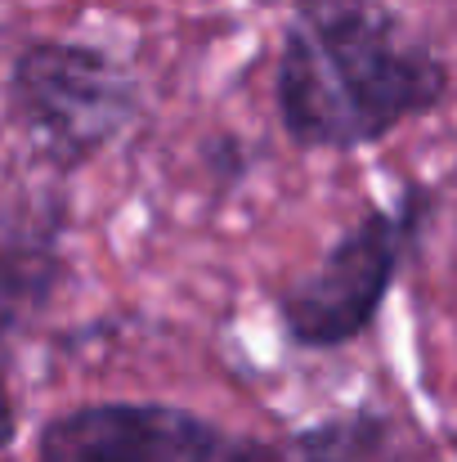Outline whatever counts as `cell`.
<instances>
[{"label":"cell","mask_w":457,"mask_h":462,"mask_svg":"<svg viewBox=\"0 0 457 462\" xmlns=\"http://www.w3.org/2000/svg\"><path fill=\"white\" fill-rule=\"evenodd\" d=\"M297 149L354 153L449 99L444 54L381 0H297L274 72Z\"/></svg>","instance_id":"1"},{"label":"cell","mask_w":457,"mask_h":462,"mask_svg":"<svg viewBox=\"0 0 457 462\" xmlns=\"http://www.w3.org/2000/svg\"><path fill=\"white\" fill-rule=\"evenodd\" d=\"M435 216L440 189L426 180H408L390 202L368 207L309 274L274 292L283 337L297 350H341L359 341L377 323L408 256L426 243Z\"/></svg>","instance_id":"2"},{"label":"cell","mask_w":457,"mask_h":462,"mask_svg":"<svg viewBox=\"0 0 457 462\" xmlns=\"http://www.w3.org/2000/svg\"><path fill=\"white\" fill-rule=\"evenodd\" d=\"M5 104L14 126L63 171L113 149L144 108L135 72L86 41H27L9 68Z\"/></svg>","instance_id":"3"},{"label":"cell","mask_w":457,"mask_h":462,"mask_svg":"<svg viewBox=\"0 0 457 462\" xmlns=\"http://www.w3.org/2000/svg\"><path fill=\"white\" fill-rule=\"evenodd\" d=\"M32 462H288L283 449L166 400H95L50 418Z\"/></svg>","instance_id":"4"},{"label":"cell","mask_w":457,"mask_h":462,"mask_svg":"<svg viewBox=\"0 0 457 462\" xmlns=\"http://www.w3.org/2000/svg\"><path fill=\"white\" fill-rule=\"evenodd\" d=\"M63 229L68 211L59 202L23 207L0 216V346L27 328L32 314L54 301L63 283Z\"/></svg>","instance_id":"5"},{"label":"cell","mask_w":457,"mask_h":462,"mask_svg":"<svg viewBox=\"0 0 457 462\" xmlns=\"http://www.w3.org/2000/svg\"><path fill=\"white\" fill-rule=\"evenodd\" d=\"M297 462H440L431 440L390 409L354 404L309 422L292 440Z\"/></svg>","instance_id":"6"},{"label":"cell","mask_w":457,"mask_h":462,"mask_svg":"<svg viewBox=\"0 0 457 462\" xmlns=\"http://www.w3.org/2000/svg\"><path fill=\"white\" fill-rule=\"evenodd\" d=\"M18 436V409L9 395V350L0 346V449H9Z\"/></svg>","instance_id":"7"}]
</instances>
